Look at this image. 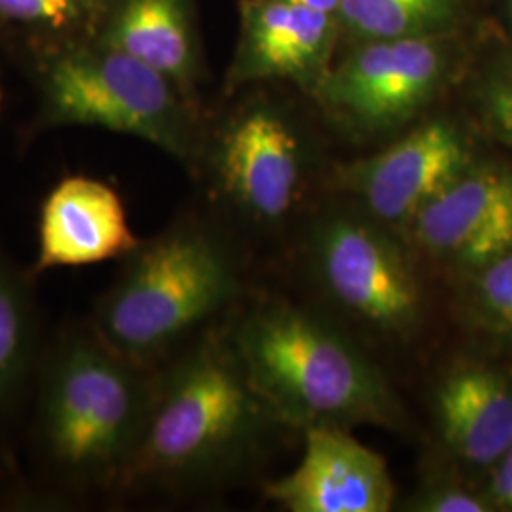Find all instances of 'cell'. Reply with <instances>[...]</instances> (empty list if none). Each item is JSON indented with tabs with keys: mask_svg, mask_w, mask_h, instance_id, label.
<instances>
[{
	"mask_svg": "<svg viewBox=\"0 0 512 512\" xmlns=\"http://www.w3.org/2000/svg\"><path fill=\"white\" fill-rule=\"evenodd\" d=\"M277 429L283 425L226 330H205L154 370L145 427L120 488L215 490L249 471Z\"/></svg>",
	"mask_w": 512,
	"mask_h": 512,
	"instance_id": "cell-1",
	"label": "cell"
},
{
	"mask_svg": "<svg viewBox=\"0 0 512 512\" xmlns=\"http://www.w3.org/2000/svg\"><path fill=\"white\" fill-rule=\"evenodd\" d=\"M224 330L283 429H410L408 412L382 368L329 317L268 298L239 311Z\"/></svg>",
	"mask_w": 512,
	"mask_h": 512,
	"instance_id": "cell-2",
	"label": "cell"
},
{
	"mask_svg": "<svg viewBox=\"0 0 512 512\" xmlns=\"http://www.w3.org/2000/svg\"><path fill=\"white\" fill-rule=\"evenodd\" d=\"M154 368L92 329L65 334L38 363L35 448L44 471L74 492L120 488L147 418Z\"/></svg>",
	"mask_w": 512,
	"mask_h": 512,
	"instance_id": "cell-3",
	"label": "cell"
},
{
	"mask_svg": "<svg viewBox=\"0 0 512 512\" xmlns=\"http://www.w3.org/2000/svg\"><path fill=\"white\" fill-rule=\"evenodd\" d=\"M99 298L92 329L147 368L198 338L243 293L238 251L226 232L186 217L141 241Z\"/></svg>",
	"mask_w": 512,
	"mask_h": 512,
	"instance_id": "cell-4",
	"label": "cell"
},
{
	"mask_svg": "<svg viewBox=\"0 0 512 512\" xmlns=\"http://www.w3.org/2000/svg\"><path fill=\"white\" fill-rule=\"evenodd\" d=\"M37 80L42 126L124 133L183 162L198 152L194 114L181 90L101 38L42 50Z\"/></svg>",
	"mask_w": 512,
	"mask_h": 512,
	"instance_id": "cell-5",
	"label": "cell"
},
{
	"mask_svg": "<svg viewBox=\"0 0 512 512\" xmlns=\"http://www.w3.org/2000/svg\"><path fill=\"white\" fill-rule=\"evenodd\" d=\"M304 247L311 283L340 321L382 346L420 338L427 289L420 256L401 234L349 205L315 217Z\"/></svg>",
	"mask_w": 512,
	"mask_h": 512,
	"instance_id": "cell-6",
	"label": "cell"
},
{
	"mask_svg": "<svg viewBox=\"0 0 512 512\" xmlns=\"http://www.w3.org/2000/svg\"><path fill=\"white\" fill-rule=\"evenodd\" d=\"M442 37L372 40L327 71L313 93L330 114L359 133H385L418 118L448 76Z\"/></svg>",
	"mask_w": 512,
	"mask_h": 512,
	"instance_id": "cell-7",
	"label": "cell"
},
{
	"mask_svg": "<svg viewBox=\"0 0 512 512\" xmlns=\"http://www.w3.org/2000/svg\"><path fill=\"white\" fill-rule=\"evenodd\" d=\"M213 186L234 217L258 230L293 219L306 190V150L291 122L255 105L220 129L211 154Z\"/></svg>",
	"mask_w": 512,
	"mask_h": 512,
	"instance_id": "cell-8",
	"label": "cell"
},
{
	"mask_svg": "<svg viewBox=\"0 0 512 512\" xmlns=\"http://www.w3.org/2000/svg\"><path fill=\"white\" fill-rule=\"evenodd\" d=\"M471 164L461 129L448 120H429L384 150L338 167L332 186L404 238L427 202Z\"/></svg>",
	"mask_w": 512,
	"mask_h": 512,
	"instance_id": "cell-9",
	"label": "cell"
},
{
	"mask_svg": "<svg viewBox=\"0 0 512 512\" xmlns=\"http://www.w3.org/2000/svg\"><path fill=\"white\" fill-rule=\"evenodd\" d=\"M404 238L420 260L454 277L511 251V167L469 165L427 202Z\"/></svg>",
	"mask_w": 512,
	"mask_h": 512,
	"instance_id": "cell-10",
	"label": "cell"
},
{
	"mask_svg": "<svg viewBox=\"0 0 512 512\" xmlns=\"http://www.w3.org/2000/svg\"><path fill=\"white\" fill-rule=\"evenodd\" d=\"M304 435V454L291 473L266 482L264 494L289 512H387L395 484L385 459L349 429L317 427Z\"/></svg>",
	"mask_w": 512,
	"mask_h": 512,
	"instance_id": "cell-11",
	"label": "cell"
},
{
	"mask_svg": "<svg viewBox=\"0 0 512 512\" xmlns=\"http://www.w3.org/2000/svg\"><path fill=\"white\" fill-rule=\"evenodd\" d=\"M431 416L440 461L459 473H488L512 446V374L459 357L440 372Z\"/></svg>",
	"mask_w": 512,
	"mask_h": 512,
	"instance_id": "cell-12",
	"label": "cell"
},
{
	"mask_svg": "<svg viewBox=\"0 0 512 512\" xmlns=\"http://www.w3.org/2000/svg\"><path fill=\"white\" fill-rule=\"evenodd\" d=\"M141 243L120 194L103 181L74 175L55 184L38 213L31 275L122 260Z\"/></svg>",
	"mask_w": 512,
	"mask_h": 512,
	"instance_id": "cell-13",
	"label": "cell"
},
{
	"mask_svg": "<svg viewBox=\"0 0 512 512\" xmlns=\"http://www.w3.org/2000/svg\"><path fill=\"white\" fill-rule=\"evenodd\" d=\"M332 16L283 0H268L249 10L234 80L285 78L310 86L327 73Z\"/></svg>",
	"mask_w": 512,
	"mask_h": 512,
	"instance_id": "cell-14",
	"label": "cell"
},
{
	"mask_svg": "<svg viewBox=\"0 0 512 512\" xmlns=\"http://www.w3.org/2000/svg\"><path fill=\"white\" fill-rule=\"evenodd\" d=\"M97 38L164 74L190 99L198 63L184 0H112Z\"/></svg>",
	"mask_w": 512,
	"mask_h": 512,
	"instance_id": "cell-15",
	"label": "cell"
},
{
	"mask_svg": "<svg viewBox=\"0 0 512 512\" xmlns=\"http://www.w3.org/2000/svg\"><path fill=\"white\" fill-rule=\"evenodd\" d=\"M38 363L37 308L29 279L0 253V414L19 403Z\"/></svg>",
	"mask_w": 512,
	"mask_h": 512,
	"instance_id": "cell-16",
	"label": "cell"
},
{
	"mask_svg": "<svg viewBox=\"0 0 512 512\" xmlns=\"http://www.w3.org/2000/svg\"><path fill=\"white\" fill-rule=\"evenodd\" d=\"M336 16L370 42L442 37L459 19V0H342Z\"/></svg>",
	"mask_w": 512,
	"mask_h": 512,
	"instance_id": "cell-17",
	"label": "cell"
},
{
	"mask_svg": "<svg viewBox=\"0 0 512 512\" xmlns=\"http://www.w3.org/2000/svg\"><path fill=\"white\" fill-rule=\"evenodd\" d=\"M112 0H0V23L55 48L97 37ZM46 48V50H48Z\"/></svg>",
	"mask_w": 512,
	"mask_h": 512,
	"instance_id": "cell-18",
	"label": "cell"
},
{
	"mask_svg": "<svg viewBox=\"0 0 512 512\" xmlns=\"http://www.w3.org/2000/svg\"><path fill=\"white\" fill-rule=\"evenodd\" d=\"M458 279L476 323L512 349V249Z\"/></svg>",
	"mask_w": 512,
	"mask_h": 512,
	"instance_id": "cell-19",
	"label": "cell"
},
{
	"mask_svg": "<svg viewBox=\"0 0 512 512\" xmlns=\"http://www.w3.org/2000/svg\"><path fill=\"white\" fill-rule=\"evenodd\" d=\"M403 511L412 512H490L492 503L484 490H476L471 482L440 461V465L421 475L416 490L403 501Z\"/></svg>",
	"mask_w": 512,
	"mask_h": 512,
	"instance_id": "cell-20",
	"label": "cell"
},
{
	"mask_svg": "<svg viewBox=\"0 0 512 512\" xmlns=\"http://www.w3.org/2000/svg\"><path fill=\"white\" fill-rule=\"evenodd\" d=\"M482 112L495 137L512 148V73L499 74L486 84Z\"/></svg>",
	"mask_w": 512,
	"mask_h": 512,
	"instance_id": "cell-21",
	"label": "cell"
},
{
	"mask_svg": "<svg viewBox=\"0 0 512 512\" xmlns=\"http://www.w3.org/2000/svg\"><path fill=\"white\" fill-rule=\"evenodd\" d=\"M482 490L494 511H512V446L486 473Z\"/></svg>",
	"mask_w": 512,
	"mask_h": 512,
	"instance_id": "cell-22",
	"label": "cell"
},
{
	"mask_svg": "<svg viewBox=\"0 0 512 512\" xmlns=\"http://www.w3.org/2000/svg\"><path fill=\"white\" fill-rule=\"evenodd\" d=\"M283 2H291V4H296V6H304L308 10L336 16L342 0H283Z\"/></svg>",
	"mask_w": 512,
	"mask_h": 512,
	"instance_id": "cell-23",
	"label": "cell"
},
{
	"mask_svg": "<svg viewBox=\"0 0 512 512\" xmlns=\"http://www.w3.org/2000/svg\"><path fill=\"white\" fill-rule=\"evenodd\" d=\"M0 99H2V88H0Z\"/></svg>",
	"mask_w": 512,
	"mask_h": 512,
	"instance_id": "cell-24",
	"label": "cell"
},
{
	"mask_svg": "<svg viewBox=\"0 0 512 512\" xmlns=\"http://www.w3.org/2000/svg\"><path fill=\"white\" fill-rule=\"evenodd\" d=\"M511 8H512V0H511Z\"/></svg>",
	"mask_w": 512,
	"mask_h": 512,
	"instance_id": "cell-25",
	"label": "cell"
}]
</instances>
